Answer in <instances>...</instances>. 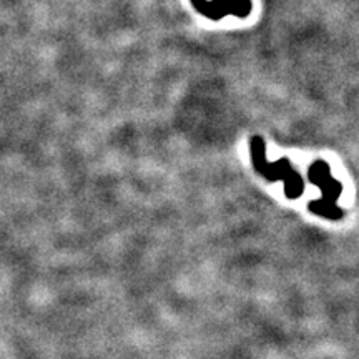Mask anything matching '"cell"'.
<instances>
[{
	"label": "cell",
	"mask_w": 359,
	"mask_h": 359,
	"mask_svg": "<svg viewBox=\"0 0 359 359\" xmlns=\"http://www.w3.org/2000/svg\"><path fill=\"white\" fill-rule=\"evenodd\" d=\"M193 6L198 8L201 14L220 19L226 14L247 15L251 10L249 0H217V2H205V0H191Z\"/></svg>",
	"instance_id": "6da1fadb"
}]
</instances>
